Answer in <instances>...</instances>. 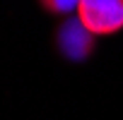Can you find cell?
Listing matches in <instances>:
<instances>
[{
    "label": "cell",
    "instance_id": "6da1fadb",
    "mask_svg": "<svg viewBox=\"0 0 123 120\" xmlns=\"http://www.w3.org/2000/svg\"><path fill=\"white\" fill-rule=\"evenodd\" d=\"M77 19L92 36L113 34L123 27V0H80Z\"/></svg>",
    "mask_w": 123,
    "mask_h": 120
},
{
    "label": "cell",
    "instance_id": "7a4b0ae2",
    "mask_svg": "<svg viewBox=\"0 0 123 120\" xmlns=\"http://www.w3.org/2000/svg\"><path fill=\"white\" fill-rule=\"evenodd\" d=\"M58 46L68 58L73 60H82L89 50H92V34L80 24V19L75 22H65L63 29L58 34Z\"/></svg>",
    "mask_w": 123,
    "mask_h": 120
},
{
    "label": "cell",
    "instance_id": "3957f363",
    "mask_svg": "<svg viewBox=\"0 0 123 120\" xmlns=\"http://www.w3.org/2000/svg\"><path fill=\"white\" fill-rule=\"evenodd\" d=\"M43 3V7L48 10V12H73V10H77V5H80V0H41Z\"/></svg>",
    "mask_w": 123,
    "mask_h": 120
}]
</instances>
